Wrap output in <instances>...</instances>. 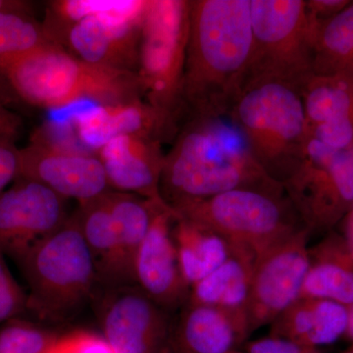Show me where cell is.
<instances>
[{"instance_id":"1","label":"cell","mask_w":353,"mask_h":353,"mask_svg":"<svg viewBox=\"0 0 353 353\" xmlns=\"http://www.w3.org/2000/svg\"><path fill=\"white\" fill-rule=\"evenodd\" d=\"M252 53L250 0L190 1L182 117L227 116L250 78Z\"/></svg>"},{"instance_id":"2","label":"cell","mask_w":353,"mask_h":353,"mask_svg":"<svg viewBox=\"0 0 353 353\" xmlns=\"http://www.w3.org/2000/svg\"><path fill=\"white\" fill-rule=\"evenodd\" d=\"M165 154L160 194L172 208L230 190L283 192L255 161L245 139L228 116L188 115Z\"/></svg>"},{"instance_id":"3","label":"cell","mask_w":353,"mask_h":353,"mask_svg":"<svg viewBox=\"0 0 353 353\" xmlns=\"http://www.w3.org/2000/svg\"><path fill=\"white\" fill-rule=\"evenodd\" d=\"M0 82L34 108L58 109L141 99L138 74L90 64L48 41L0 65Z\"/></svg>"},{"instance_id":"4","label":"cell","mask_w":353,"mask_h":353,"mask_svg":"<svg viewBox=\"0 0 353 353\" xmlns=\"http://www.w3.org/2000/svg\"><path fill=\"white\" fill-rule=\"evenodd\" d=\"M227 116L265 173L284 185L301 164L309 137L301 88L250 79Z\"/></svg>"},{"instance_id":"5","label":"cell","mask_w":353,"mask_h":353,"mask_svg":"<svg viewBox=\"0 0 353 353\" xmlns=\"http://www.w3.org/2000/svg\"><path fill=\"white\" fill-rule=\"evenodd\" d=\"M28 284V311L41 321H70L99 292L92 254L76 212L18 262Z\"/></svg>"},{"instance_id":"6","label":"cell","mask_w":353,"mask_h":353,"mask_svg":"<svg viewBox=\"0 0 353 353\" xmlns=\"http://www.w3.org/2000/svg\"><path fill=\"white\" fill-rule=\"evenodd\" d=\"M173 209L256 259L305 228L285 190H234Z\"/></svg>"},{"instance_id":"7","label":"cell","mask_w":353,"mask_h":353,"mask_svg":"<svg viewBox=\"0 0 353 353\" xmlns=\"http://www.w3.org/2000/svg\"><path fill=\"white\" fill-rule=\"evenodd\" d=\"M253 53L250 79L303 87L312 75L314 26L304 0H250Z\"/></svg>"},{"instance_id":"8","label":"cell","mask_w":353,"mask_h":353,"mask_svg":"<svg viewBox=\"0 0 353 353\" xmlns=\"http://www.w3.org/2000/svg\"><path fill=\"white\" fill-rule=\"evenodd\" d=\"M190 1L150 0L141 23L138 76L145 101L181 120Z\"/></svg>"},{"instance_id":"9","label":"cell","mask_w":353,"mask_h":353,"mask_svg":"<svg viewBox=\"0 0 353 353\" xmlns=\"http://www.w3.org/2000/svg\"><path fill=\"white\" fill-rule=\"evenodd\" d=\"M283 187L308 231L330 224L353 204V148L336 150L308 137L301 164Z\"/></svg>"},{"instance_id":"10","label":"cell","mask_w":353,"mask_h":353,"mask_svg":"<svg viewBox=\"0 0 353 353\" xmlns=\"http://www.w3.org/2000/svg\"><path fill=\"white\" fill-rule=\"evenodd\" d=\"M308 233L303 228L255 261L248 303L250 334L271 325L301 296L309 267Z\"/></svg>"},{"instance_id":"11","label":"cell","mask_w":353,"mask_h":353,"mask_svg":"<svg viewBox=\"0 0 353 353\" xmlns=\"http://www.w3.org/2000/svg\"><path fill=\"white\" fill-rule=\"evenodd\" d=\"M67 201L41 183L16 179L0 194V252L19 262L63 226Z\"/></svg>"},{"instance_id":"12","label":"cell","mask_w":353,"mask_h":353,"mask_svg":"<svg viewBox=\"0 0 353 353\" xmlns=\"http://www.w3.org/2000/svg\"><path fill=\"white\" fill-rule=\"evenodd\" d=\"M99 294L101 334L114 353H159L170 338L169 312L136 285Z\"/></svg>"},{"instance_id":"13","label":"cell","mask_w":353,"mask_h":353,"mask_svg":"<svg viewBox=\"0 0 353 353\" xmlns=\"http://www.w3.org/2000/svg\"><path fill=\"white\" fill-rule=\"evenodd\" d=\"M17 178L41 183L67 201L76 199L79 204L112 190L103 165L94 153L61 148L37 137L19 150Z\"/></svg>"},{"instance_id":"14","label":"cell","mask_w":353,"mask_h":353,"mask_svg":"<svg viewBox=\"0 0 353 353\" xmlns=\"http://www.w3.org/2000/svg\"><path fill=\"white\" fill-rule=\"evenodd\" d=\"M71 124L83 148L95 152L111 139L123 136L143 137L161 143L175 138L180 119L138 99L97 104L74 115Z\"/></svg>"},{"instance_id":"15","label":"cell","mask_w":353,"mask_h":353,"mask_svg":"<svg viewBox=\"0 0 353 353\" xmlns=\"http://www.w3.org/2000/svg\"><path fill=\"white\" fill-rule=\"evenodd\" d=\"M175 216L168 204L159 205L134 263L136 285L169 313L183 308L190 292L172 236Z\"/></svg>"},{"instance_id":"16","label":"cell","mask_w":353,"mask_h":353,"mask_svg":"<svg viewBox=\"0 0 353 353\" xmlns=\"http://www.w3.org/2000/svg\"><path fill=\"white\" fill-rule=\"evenodd\" d=\"M143 20L92 16L70 26L62 37L68 51L88 63L138 74Z\"/></svg>"},{"instance_id":"17","label":"cell","mask_w":353,"mask_h":353,"mask_svg":"<svg viewBox=\"0 0 353 353\" xmlns=\"http://www.w3.org/2000/svg\"><path fill=\"white\" fill-rule=\"evenodd\" d=\"M94 154L103 165L111 190L163 201L160 194L165 157L161 143L143 137H118Z\"/></svg>"},{"instance_id":"18","label":"cell","mask_w":353,"mask_h":353,"mask_svg":"<svg viewBox=\"0 0 353 353\" xmlns=\"http://www.w3.org/2000/svg\"><path fill=\"white\" fill-rule=\"evenodd\" d=\"M250 336L248 327L212 306L185 304L171 330L170 343L176 353H232Z\"/></svg>"},{"instance_id":"19","label":"cell","mask_w":353,"mask_h":353,"mask_svg":"<svg viewBox=\"0 0 353 353\" xmlns=\"http://www.w3.org/2000/svg\"><path fill=\"white\" fill-rule=\"evenodd\" d=\"M348 307L319 299H299L270 325L272 336L318 350L347 334Z\"/></svg>"},{"instance_id":"20","label":"cell","mask_w":353,"mask_h":353,"mask_svg":"<svg viewBox=\"0 0 353 353\" xmlns=\"http://www.w3.org/2000/svg\"><path fill=\"white\" fill-rule=\"evenodd\" d=\"M108 194L79 204L76 211L83 239L94 259L99 290L134 285L130 282L123 263Z\"/></svg>"},{"instance_id":"21","label":"cell","mask_w":353,"mask_h":353,"mask_svg":"<svg viewBox=\"0 0 353 353\" xmlns=\"http://www.w3.org/2000/svg\"><path fill=\"white\" fill-rule=\"evenodd\" d=\"M255 261L256 259L250 252L234 248L232 254L216 270L190 287L187 303L219 308L248 329V296Z\"/></svg>"},{"instance_id":"22","label":"cell","mask_w":353,"mask_h":353,"mask_svg":"<svg viewBox=\"0 0 353 353\" xmlns=\"http://www.w3.org/2000/svg\"><path fill=\"white\" fill-rule=\"evenodd\" d=\"M172 236L183 280L190 289L216 270L234 250L229 241L210 228L176 213Z\"/></svg>"},{"instance_id":"23","label":"cell","mask_w":353,"mask_h":353,"mask_svg":"<svg viewBox=\"0 0 353 353\" xmlns=\"http://www.w3.org/2000/svg\"><path fill=\"white\" fill-rule=\"evenodd\" d=\"M108 197L119 238L125 270L132 285H136L134 263L139 248L152 225L153 216L165 201H150L115 190L108 192Z\"/></svg>"},{"instance_id":"24","label":"cell","mask_w":353,"mask_h":353,"mask_svg":"<svg viewBox=\"0 0 353 353\" xmlns=\"http://www.w3.org/2000/svg\"><path fill=\"white\" fill-rule=\"evenodd\" d=\"M312 75L353 78V1L331 19L316 26Z\"/></svg>"},{"instance_id":"25","label":"cell","mask_w":353,"mask_h":353,"mask_svg":"<svg viewBox=\"0 0 353 353\" xmlns=\"http://www.w3.org/2000/svg\"><path fill=\"white\" fill-rule=\"evenodd\" d=\"M307 129L353 115V78L311 75L301 87Z\"/></svg>"},{"instance_id":"26","label":"cell","mask_w":353,"mask_h":353,"mask_svg":"<svg viewBox=\"0 0 353 353\" xmlns=\"http://www.w3.org/2000/svg\"><path fill=\"white\" fill-rule=\"evenodd\" d=\"M148 0H62L50 4L44 31L51 41L70 26L92 16H110L141 21Z\"/></svg>"},{"instance_id":"27","label":"cell","mask_w":353,"mask_h":353,"mask_svg":"<svg viewBox=\"0 0 353 353\" xmlns=\"http://www.w3.org/2000/svg\"><path fill=\"white\" fill-rule=\"evenodd\" d=\"M319 299L353 305V268L343 260L309 252V267L299 299Z\"/></svg>"},{"instance_id":"28","label":"cell","mask_w":353,"mask_h":353,"mask_svg":"<svg viewBox=\"0 0 353 353\" xmlns=\"http://www.w3.org/2000/svg\"><path fill=\"white\" fill-rule=\"evenodd\" d=\"M48 41L43 26L30 12H0V65Z\"/></svg>"},{"instance_id":"29","label":"cell","mask_w":353,"mask_h":353,"mask_svg":"<svg viewBox=\"0 0 353 353\" xmlns=\"http://www.w3.org/2000/svg\"><path fill=\"white\" fill-rule=\"evenodd\" d=\"M58 334L39 323L15 318L0 327V353H46Z\"/></svg>"},{"instance_id":"30","label":"cell","mask_w":353,"mask_h":353,"mask_svg":"<svg viewBox=\"0 0 353 353\" xmlns=\"http://www.w3.org/2000/svg\"><path fill=\"white\" fill-rule=\"evenodd\" d=\"M28 311V294L13 277L0 252V325L21 317Z\"/></svg>"},{"instance_id":"31","label":"cell","mask_w":353,"mask_h":353,"mask_svg":"<svg viewBox=\"0 0 353 353\" xmlns=\"http://www.w3.org/2000/svg\"><path fill=\"white\" fill-rule=\"evenodd\" d=\"M46 353H114L101 334L77 329L58 334Z\"/></svg>"},{"instance_id":"32","label":"cell","mask_w":353,"mask_h":353,"mask_svg":"<svg viewBox=\"0 0 353 353\" xmlns=\"http://www.w3.org/2000/svg\"><path fill=\"white\" fill-rule=\"evenodd\" d=\"M308 136L334 150H350L353 148V115L311 128Z\"/></svg>"},{"instance_id":"33","label":"cell","mask_w":353,"mask_h":353,"mask_svg":"<svg viewBox=\"0 0 353 353\" xmlns=\"http://www.w3.org/2000/svg\"><path fill=\"white\" fill-rule=\"evenodd\" d=\"M243 347L245 353H318V350L303 347L294 341L272 334L246 341Z\"/></svg>"},{"instance_id":"34","label":"cell","mask_w":353,"mask_h":353,"mask_svg":"<svg viewBox=\"0 0 353 353\" xmlns=\"http://www.w3.org/2000/svg\"><path fill=\"white\" fill-rule=\"evenodd\" d=\"M13 139H0V194L17 179L19 171V150Z\"/></svg>"},{"instance_id":"35","label":"cell","mask_w":353,"mask_h":353,"mask_svg":"<svg viewBox=\"0 0 353 353\" xmlns=\"http://www.w3.org/2000/svg\"><path fill=\"white\" fill-rule=\"evenodd\" d=\"M350 2V0H307L306 7L314 29L316 26L340 13Z\"/></svg>"},{"instance_id":"36","label":"cell","mask_w":353,"mask_h":353,"mask_svg":"<svg viewBox=\"0 0 353 353\" xmlns=\"http://www.w3.org/2000/svg\"><path fill=\"white\" fill-rule=\"evenodd\" d=\"M19 126V118L0 103V139H13Z\"/></svg>"},{"instance_id":"37","label":"cell","mask_w":353,"mask_h":353,"mask_svg":"<svg viewBox=\"0 0 353 353\" xmlns=\"http://www.w3.org/2000/svg\"><path fill=\"white\" fill-rule=\"evenodd\" d=\"M6 11H26L30 12V3L18 0H0V12Z\"/></svg>"},{"instance_id":"38","label":"cell","mask_w":353,"mask_h":353,"mask_svg":"<svg viewBox=\"0 0 353 353\" xmlns=\"http://www.w3.org/2000/svg\"><path fill=\"white\" fill-rule=\"evenodd\" d=\"M347 334L353 341V305L348 307V325Z\"/></svg>"},{"instance_id":"39","label":"cell","mask_w":353,"mask_h":353,"mask_svg":"<svg viewBox=\"0 0 353 353\" xmlns=\"http://www.w3.org/2000/svg\"><path fill=\"white\" fill-rule=\"evenodd\" d=\"M159 353H176L175 352V350H174V347H172L171 343H170V338H169L168 341H167L166 343L163 345V347L160 350Z\"/></svg>"},{"instance_id":"40","label":"cell","mask_w":353,"mask_h":353,"mask_svg":"<svg viewBox=\"0 0 353 353\" xmlns=\"http://www.w3.org/2000/svg\"><path fill=\"white\" fill-rule=\"evenodd\" d=\"M350 248H352V254L353 256V230H352V241H350Z\"/></svg>"},{"instance_id":"41","label":"cell","mask_w":353,"mask_h":353,"mask_svg":"<svg viewBox=\"0 0 353 353\" xmlns=\"http://www.w3.org/2000/svg\"><path fill=\"white\" fill-rule=\"evenodd\" d=\"M232 353H245V352H243V350H236V352H234Z\"/></svg>"},{"instance_id":"42","label":"cell","mask_w":353,"mask_h":353,"mask_svg":"<svg viewBox=\"0 0 353 353\" xmlns=\"http://www.w3.org/2000/svg\"><path fill=\"white\" fill-rule=\"evenodd\" d=\"M345 353H353V347L352 350H350V352H345Z\"/></svg>"}]
</instances>
